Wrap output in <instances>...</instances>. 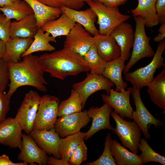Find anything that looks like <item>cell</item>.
Segmentation results:
<instances>
[{
  "label": "cell",
  "mask_w": 165,
  "mask_h": 165,
  "mask_svg": "<svg viewBox=\"0 0 165 165\" xmlns=\"http://www.w3.org/2000/svg\"><path fill=\"white\" fill-rule=\"evenodd\" d=\"M87 110L63 115L57 118L53 128L61 138L80 131L91 120Z\"/></svg>",
  "instance_id": "8fae6325"
},
{
  "label": "cell",
  "mask_w": 165,
  "mask_h": 165,
  "mask_svg": "<svg viewBox=\"0 0 165 165\" xmlns=\"http://www.w3.org/2000/svg\"><path fill=\"white\" fill-rule=\"evenodd\" d=\"M125 62L120 58L106 63L102 75L112 81L116 86V91L125 90L127 84L122 79V74L125 67Z\"/></svg>",
  "instance_id": "484cf974"
},
{
  "label": "cell",
  "mask_w": 165,
  "mask_h": 165,
  "mask_svg": "<svg viewBox=\"0 0 165 165\" xmlns=\"http://www.w3.org/2000/svg\"><path fill=\"white\" fill-rule=\"evenodd\" d=\"M22 145L20 152L17 156L18 160L34 165H47L48 156L46 153L38 145L29 134H23Z\"/></svg>",
  "instance_id": "2e32d148"
},
{
  "label": "cell",
  "mask_w": 165,
  "mask_h": 165,
  "mask_svg": "<svg viewBox=\"0 0 165 165\" xmlns=\"http://www.w3.org/2000/svg\"><path fill=\"white\" fill-rule=\"evenodd\" d=\"M100 2L110 7H117L125 3L127 0H92Z\"/></svg>",
  "instance_id": "7bdbcfd3"
},
{
  "label": "cell",
  "mask_w": 165,
  "mask_h": 165,
  "mask_svg": "<svg viewBox=\"0 0 165 165\" xmlns=\"http://www.w3.org/2000/svg\"><path fill=\"white\" fill-rule=\"evenodd\" d=\"M83 58L88 64L90 73L102 75L106 62L98 55L94 44L91 46Z\"/></svg>",
  "instance_id": "d6a6232c"
},
{
  "label": "cell",
  "mask_w": 165,
  "mask_h": 165,
  "mask_svg": "<svg viewBox=\"0 0 165 165\" xmlns=\"http://www.w3.org/2000/svg\"><path fill=\"white\" fill-rule=\"evenodd\" d=\"M110 115L116 125L114 131L117 135L122 144L134 153L137 154L141 138V130L134 121L125 120L118 114L112 111Z\"/></svg>",
  "instance_id": "8992f818"
},
{
  "label": "cell",
  "mask_w": 165,
  "mask_h": 165,
  "mask_svg": "<svg viewBox=\"0 0 165 165\" xmlns=\"http://www.w3.org/2000/svg\"><path fill=\"white\" fill-rule=\"evenodd\" d=\"M159 34L153 38L156 42H160L163 40L165 37V23L161 24L159 29Z\"/></svg>",
  "instance_id": "bcb514c9"
},
{
  "label": "cell",
  "mask_w": 165,
  "mask_h": 165,
  "mask_svg": "<svg viewBox=\"0 0 165 165\" xmlns=\"http://www.w3.org/2000/svg\"><path fill=\"white\" fill-rule=\"evenodd\" d=\"M47 6L55 8H60L65 6L66 0H37Z\"/></svg>",
  "instance_id": "b9f144b4"
},
{
  "label": "cell",
  "mask_w": 165,
  "mask_h": 165,
  "mask_svg": "<svg viewBox=\"0 0 165 165\" xmlns=\"http://www.w3.org/2000/svg\"><path fill=\"white\" fill-rule=\"evenodd\" d=\"M4 92L0 93V122L6 118L10 109V100L9 99Z\"/></svg>",
  "instance_id": "f35d334b"
},
{
  "label": "cell",
  "mask_w": 165,
  "mask_h": 165,
  "mask_svg": "<svg viewBox=\"0 0 165 165\" xmlns=\"http://www.w3.org/2000/svg\"><path fill=\"white\" fill-rule=\"evenodd\" d=\"M34 40L31 38L10 37L6 42V50L2 58L6 63L21 61V55L29 47Z\"/></svg>",
  "instance_id": "44dd1931"
},
{
  "label": "cell",
  "mask_w": 165,
  "mask_h": 165,
  "mask_svg": "<svg viewBox=\"0 0 165 165\" xmlns=\"http://www.w3.org/2000/svg\"><path fill=\"white\" fill-rule=\"evenodd\" d=\"M112 108L105 103L100 107L93 106L87 111V114L92 119L91 126L85 133L84 140L90 138L95 134L102 130L107 129L114 131L110 122V116Z\"/></svg>",
  "instance_id": "9a60e30c"
},
{
  "label": "cell",
  "mask_w": 165,
  "mask_h": 165,
  "mask_svg": "<svg viewBox=\"0 0 165 165\" xmlns=\"http://www.w3.org/2000/svg\"><path fill=\"white\" fill-rule=\"evenodd\" d=\"M22 58L19 62L7 63L10 82L6 95L9 100L17 89L23 86H32L42 92L47 90L46 85L48 83L39 64L38 57L31 54Z\"/></svg>",
  "instance_id": "6da1fadb"
},
{
  "label": "cell",
  "mask_w": 165,
  "mask_h": 165,
  "mask_svg": "<svg viewBox=\"0 0 165 165\" xmlns=\"http://www.w3.org/2000/svg\"><path fill=\"white\" fill-rule=\"evenodd\" d=\"M38 146L46 153L52 154L55 157L61 159L59 151L60 138L54 128L48 130H32L29 134Z\"/></svg>",
  "instance_id": "e0dca14e"
},
{
  "label": "cell",
  "mask_w": 165,
  "mask_h": 165,
  "mask_svg": "<svg viewBox=\"0 0 165 165\" xmlns=\"http://www.w3.org/2000/svg\"><path fill=\"white\" fill-rule=\"evenodd\" d=\"M76 22L65 13L62 12L57 18L48 21L41 28L44 31L49 33L54 38L67 35Z\"/></svg>",
  "instance_id": "cb8c5ba5"
},
{
  "label": "cell",
  "mask_w": 165,
  "mask_h": 165,
  "mask_svg": "<svg viewBox=\"0 0 165 165\" xmlns=\"http://www.w3.org/2000/svg\"><path fill=\"white\" fill-rule=\"evenodd\" d=\"M91 0H66V7L71 9L79 10L86 3Z\"/></svg>",
  "instance_id": "60d3db41"
},
{
  "label": "cell",
  "mask_w": 165,
  "mask_h": 165,
  "mask_svg": "<svg viewBox=\"0 0 165 165\" xmlns=\"http://www.w3.org/2000/svg\"><path fill=\"white\" fill-rule=\"evenodd\" d=\"M85 134V132L80 131L64 138H60L59 151L61 159L68 162L79 145L84 140Z\"/></svg>",
  "instance_id": "f546056e"
},
{
  "label": "cell",
  "mask_w": 165,
  "mask_h": 165,
  "mask_svg": "<svg viewBox=\"0 0 165 165\" xmlns=\"http://www.w3.org/2000/svg\"><path fill=\"white\" fill-rule=\"evenodd\" d=\"M47 163L49 165H69L68 162L54 156L48 157Z\"/></svg>",
  "instance_id": "f6af8a7d"
},
{
  "label": "cell",
  "mask_w": 165,
  "mask_h": 165,
  "mask_svg": "<svg viewBox=\"0 0 165 165\" xmlns=\"http://www.w3.org/2000/svg\"><path fill=\"white\" fill-rule=\"evenodd\" d=\"M48 32H44L41 28L38 29L34 37L31 45L21 56V58L38 51H52L55 50V47L50 43V42H56V38Z\"/></svg>",
  "instance_id": "f1b7e54d"
},
{
  "label": "cell",
  "mask_w": 165,
  "mask_h": 165,
  "mask_svg": "<svg viewBox=\"0 0 165 165\" xmlns=\"http://www.w3.org/2000/svg\"><path fill=\"white\" fill-rule=\"evenodd\" d=\"M87 148L84 141H82L68 161L69 165H79L87 159Z\"/></svg>",
  "instance_id": "d590c367"
},
{
  "label": "cell",
  "mask_w": 165,
  "mask_h": 165,
  "mask_svg": "<svg viewBox=\"0 0 165 165\" xmlns=\"http://www.w3.org/2000/svg\"><path fill=\"white\" fill-rule=\"evenodd\" d=\"M137 6L131 10L134 16H140L144 20L145 26L152 28L159 24L155 4L156 0H138Z\"/></svg>",
  "instance_id": "d4e9b609"
},
{
  "label": "cell",
  "mask_w": 165,
  "mask_h": 165,
  "mask_svg": "<svg viewBox=\"0 0 165 165\" xmlns=\"http://www.w3.org/2000/svg\"><path fill=\"white\" fill-rule=\"evenodd\" d=\"M134 19L136 28L134 33L132 52L129 61L125 66L123 70L124 74L129 72L139 60L145 57H152L155 53L149 44L151 38L146 34L144 20L140 16H134Z\"/></svg>",
  "instance_id": "5b68a950"
},
{
  "label": "cell",
  "mask_w": 165,
  "mask_h": 165,
  "mask_svg": "<svg viewBox=\"0 0 165 165\" xmlns=\"http://www.w3.org/2000/svg\"><path fill=\"white\" fill-rule=\"evenodd\" d=\"M112 139L111 134L108 133L105 138L104 148L102 154L95 161L88 162L85 165H116L110 150V142Z\"/></svg>",
  "instance_id": "e575fe53"
},
{
  "label": "cell",
  "mask_w": 165,
  "mask_h": 165,
  "mask_svg": "<svg viewBox=\"0 0 165 165\" xmlns=\"http://www.w3.org/2000/svg\"><path fill=\"white\" fill-rule=\"evenodd\" d=\"M22 128L14 118L9 117L0 122V144L10 148H18L22 145Z\"/></svg>",
  "instance_id": "5bb4252c"
},
{
  "label": "cell",
  "mask_w": 165,
  "mask_h": 165,
  "mask_svg": "<svg viewBox=\"0 0 165 165\" xmlns=\"http://www.w3.org/2000/svg\"><path fill=\"white\" fill-rule=\"evenodd\" d=\"M9 75L7 63L0 59V93L4 92L8 84Z\"/></svg>",
  "instance_id": "74e56055"
},
{
  "label": "cell",
  "mask_w": 165,
  "mask_h": 165,
  "mask_svg": "<svg viewBox=\"0 0 165 165\" xmlns=\"http://www.w3.org/2000/svg\"><path fill=\"white\" fill-rule=\"evenodd\" d=\"M59 99L54 96L46 94L41 97L36 113L32 130L38 131L53 128L58 117Z\"/></svg>",
  "instance_id": "52a82bcc"
},
{
  "label": "cell",
  "mask_w": 165,
  "mask_h": 165,
  "mask_svg": "<svg viewBox=\"0 0 165 165\" xmlns=\"http://www.w3.org/2000/svg\"><path fill=\"white\" fill-rule=\"evenodd\" d=\"M80 24L76 23L66 36L64 47L68 48L82 57L94 44L95 37Z\"/></svg>",
  "instance_id": "7c38bea8"
},
{
  "label": "cell",
  "mask_w": 165,
  "mask_h": 165,
  "mask_svg": "<svg viewBox=\"0 0 165 165\" xmlns=\"http://www.w3.org/2000/svg\"><path fill=\"white\" fill-rule=\"evenodd\" d=\"M11 20L7 18L5 16L0 13V39L7 42L10 38L9 29Z\"/></svg>",
  "instance_id": "8d00e7d4"
},
{
  "label": "cell",
  "mask_w": 165,
  "mask_h": 165,
  "mask_svg": "<svg viewBox=\"0 0 165 165\" xmlns=\"http://www.w3.org/2000/svg\"><path fill=\"white\" fill-rule=\"evenodd\" d=\"M114 85L112 81L102 75L87 73L86 77L83 81L73 84L72 87L82 99L83 109L87 100L92 94L103 90H105L108 95L109 90Z\"/></svg>",
  "instance_id": "30bf717a"
},
{
  "label": "cell",
  "mask_w": 165,
  "mask_h": 165,
  "mask_svg": "<svg viewBox=\"0 0 165 165\" xmlns=\"http://www.w3.org/2000/svg\"><path fill=\"white\" fill-rule=\"evenodd\" d=\"M20 0H0V7L11 4Z\"/></svg>",
  "instance_id": "c3c4849f"
},
{
  "label": "cell",
  "mask_w": 165,
  "mask_h": 165,
  "mask_svg": "<svg viewBox=\"0 0 165 165\" xmlns=\"http://www.w3.org/2000/svg\"><path fill=\"white\" fill-rule=\"evenodd\" d=\"M147 92L153 102L165 110V68L147 86Z\"/></svg>",
  "instance_id": "83f0119b"
},
{
  "label": "cell",
  "mask_w": 165,
  "mask_h": 165,
  "mask_svg": "<svg viewBox=\"0 0 165 165\" xmlns=\"http://www.w3.org/2000/svg\"><path fill=\"white\" fill-rule=\"evenodd\" d=\"M1 12V11L0 10V13Z\"/></svg>",
  "instance_id": "681fc988"
},
{
  "label": "cell",
  "mask_w": 165,
  "mask_h": 165,
  "mask_svg": "<svg viewBox=\"0 0 165 165\" xmlns=\"http://www.w3.org/2000/svg\"><path fill=\"white\" fill-rule=\"evenodd\" d=\"M28 164L24 161L13 163L10 160L8 156L5 154L0 156V165H27Z\"/></svg>",
  "instance_id": "ee69618b"
},
{
  "label": "cell",
  "mask_w": 165,
  "mask_h": 165,
  "mask_svg": "<svg viewBox=\"0 0 165 165\" xmlns=\"http://www.w3.org/2000/svg\"><path fill=\"white\" fill-rule=\"evenodd\" d=\"M134 33L129 23L123 22L116 28L110 35L115 40L121 50L120 58L125 62L130 56V50L132 47Z\"/></svg>",
  "instance_id": "ac0fdd59"
},
{
  "label": "cell",
  "mask_w": 165,
  "mask_h": 165,
  "mask_svg": "<svg viewBox=\"0 0 165 165\" xmlns=\"http://www.w3.org/2000/svg\"><path fill=\"white\" fill-rule=\"evenodd\" d=\"M38 62L44 72L64 80L68 76L88 72L89 67L83 57L72 50L63 48L38 57Z\"/></svg>",
  "instance_id": "7a4b0ae2"
},
{
  "label": "cell",
  "mask_w": 165,
  "mask_h": 165,
  "mask_svg": "<svg viewBox=\"0 0 165 165\" xmlns=\"http://www.w3.org/2000/svg\"><path fill=\"white\" fill-rule=\"evenodd\" d=\"M5 50L6 42L0 39V59L3 57Z\"/></svg>",
  "instance_id": "7dc6e473"
},
{
  "label": "cell",
  "mask_w": 165,
  "mask_h": 165,
  "mask_svg": "<svg viewBox=\"0 0 165 165\" xmlns=\"http://www.w3.org/2000/svg\"><path fill=\"white\" fill-rule=\"evenodd\" d=\"M165 49V40L159 42L156 51L151 61L146 66L130 72L124 74L126 80L130 82L133 86L140 90L152 81L157 69L165 66L164 59L162 54Z\"/></svg>",
  "instance_id": "277c9868"
},
{
  "label": "cell",
  "mask_w": 165,
  "mask_h": 165,
  "mask_svg": "<svg viewBox=\"0 0 165 165\" xmlns=\"http://www.w3.org/2000/svg\"><path fill=\"white\" fill-rule=\"evenodd\" d=\"M131 90L132 87H129L127 90L118 92L110 89L109 94H103L101 97L103 101L114 109V111L122 118L132 119L134 110L130 101Z\"/></svg>",
  "instance_id": "4fadbf2b"
},
{
  "label": "cell",
  "mask_w": 165,
  "mask_h": 165,
  "mask_svg": "<svg viewBox=\"0 0 165 165\" xmlns=\"http://www.w3.org/2000/svg\"><path fill=\"white\" fill-rule=\"evenodd\" d=\"M140 91L134 86L132 87L131 94L136 107V110L133 111L132 116L145 138L149 139L151 135L148 131V125H153L155 127L159 128L163 125V123L160 120L156 118L148 111L142 101Z\"/></svg>",
  "instance_id": "9c48e42d"
},
{
  "label": "cell",
  "mask_w": 165,
  "mask_h": 165,
  "mask_svg": "<svg viewBox=\"0 0 165 165\" xmlns=\"http://www.w3.org/2000/svg\"><path fill=\"white\" fill-rule=\"evenodd\" d=\"M60 8L62 12L75 22L81 24L91 35L95 36L99 34L98 30L95 24L97 20V16L90 8L83 10L73 9L65 6Z\"/></svg>",
  "instance_id": "ffe728a7"
},
{
  "label": "cell",
  "mask_w": 165,
  "mask_h": 165,
  "mask_svg": "<svg viewBox=\"0 0 165 165\" xmlns=\"http://www.w3.org/2000/svg\"><path fill=\"white\" fill-rule=\"evenodd\" d=\"M138 149L141 152L139 156L143 164L154 162L165 165V157L155 151L149 145L146 139L141 138Z\"/></svg>",
  "instance_id": "836d02e7"
},
{
  "label": "cell",
  "mask_w": 165,
  "mask_h": 165,
  "mask_svg": "<svg viewBox=\"0 0 165 165\" xmlns=\"http://www.w3.org/2000/svg\"><path fill=\"white\" fill-rule=\"evenodd\" d=\"M0 10L7 19H14L16 21L20 20L33 13L29 4L24 0H20L11 4L0 7Z\"/></svg>",
  "instance_id": "4dcf8cb0"
},
{
  "label": "cell",
  "mask_w": 165,
  "mask_h": 165,
  "mask_svg": "<svg viewBox=\"0 0 165 165\" xmlns=\"http://www.w3.org/2000/svg\"><path fill=\"white\" fill-rule=\"evenodd\" d=\"M86 3L96 15L99 33L101 35H110L116 28L131 17L130 15L120 13L118 7H108L100 2L92 0Z\"/></svg>",
  "instance_id": "3957f363"
},
{
  "label": "cell",
  "mask_w": 165,
  "mask_h": 165,
  "mask_svg": "<svg viewBox=\"0 0 165 165\" xmlns=\"http://www.w3.org/2000/svg\"><path fill=\"white\" fill-rule=\"evenodd\" d=\"M155 6L159 23H165V0H156Z\"/></svg>",
  "instance_id": "ab89813d"
},
{
  "label": "cell",
  "mask_w": 165,
  "mask_h": 165,
  "mask_svg": "<svg viewBox=\"0 0 165 165\" xmlns=\"http://www.w3.org/2000/svg\"><path fill=\"white\" fill-rule=\"evenodd\" d=\"M38 29L34 14L31 13L20 20L11 22L10 37L34 38Z\"/></svg>",
  "instance_id": "7402d4cb"
},
{
  "label": "cell",
  "mask_w": 165,
  "mask_h": 165,
  "mask_svg": "<svg viewBox=\"0 0 165 165\" xmlns=\"http://www.w3.org/2000/svg\"><path fill=\"white\" fill-rule=\"evenodd\" d=\"M95 37L94 44L97 53L106 62L119 59L121 55V50L116 42L110 35L99 34Z\"/></svg>",
  "instance_id": "d6986e66"
},
{
  "label": "cell",
  "mask_w": 165,
  "mask_h": 165,
  "mask_svg": "<svg viewBox=\"0 0 165 165\" xmlns=\"http://www.w3.org/2000/svg\"><path fill=\"white\" fill-rule=\"evenodd\" d=\"M110 150L116 165H142L139 155L129 151L116 140L112 139Z\"/></svg>",
  "instance_id": "4316f807"
},
{
  "label": "cell",
  "mask_w": 165,
  "mask_h": 165,
  "mask_svg": "<svg viewBox=\"0 0 165 165\" xmlns=\"http://www.w3.org/2000/svg\"><path fill=\"white\" fill-rule=\"evenodd\" d=\"M24 0L32 9L38 29L41 28L48 21L57 18L62 13L60 8L50 7L37 0Z\"/></svg>",
  "instance_id": "603a6c76"
},
{
  "label": "cell",
  "mask_w": 165,
  "mask_h": 165,
  "mask_svg": "<svg viewBox=\"0 0 165 165\" xmlns=\"http://www.w3.org/2000/svg\"><path fill=\"white\" fill-rule=\"evenodd\" d=\"M82 100L79 94L73 89L70 97L60 102L58 106V117L65 115L81 112Z\"/></svg>",
  "instance_id": "1f68e13d"
},
{
  "label": "cell",
  "mask_w": 165,
  "mask_h": 165,
  "mask_svg": "<svg viewBox=\"0 0 165 165\" xmlns=\"http://www.w3.org/2000/svg\"><path fill=\"white\" fill-rule=\"evenodd\" d=\"M41 98L36 91L29 90L25 94L16 115L15 118L27 134L32 130Z\"/></svg>",
  "instance_id": "ba28073f"
}]
</instances>
